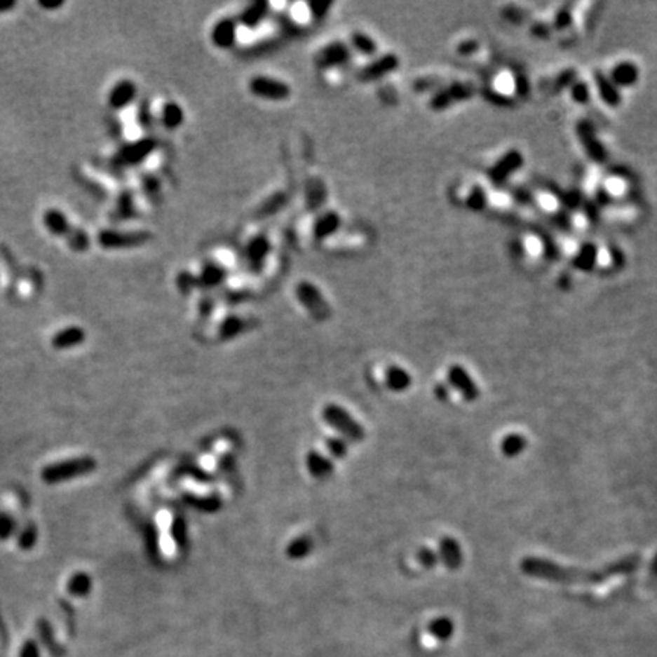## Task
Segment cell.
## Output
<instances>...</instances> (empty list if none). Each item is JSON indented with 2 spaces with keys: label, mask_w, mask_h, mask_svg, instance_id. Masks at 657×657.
<instances>
[{
  "label": "cell",
  "mask_w": 657,
  "mask_h": 657,
  "mask_svg": "<svg viewBox=\"0 0 657 657\" xmlns=\"http://www.w3.org/2000/svg\"><path fill=\"white\" fill-rule=\"evenodd\" d=\"M642 564V557L632 554L611 562L600 569H581V568H566L551 560L540 559V557H525L520 562V571L527 577L539 580L554 581V583H583V584H600L614 577L628 575L636 572Z\"/></svg>",
  "instance_id": "cell-1"
},
{
  "label": "cell",
  "mask_w": 657,
  "mask_h": 657,
  "mask_svg": "<svg viewBox=\"0 0 657 657\" xmlns=\"http://www.w3.org/2000/svg\"><path fill=\"white\" fill-rule=\"evenodd\" d=\"M96 469V461L92 456H79L72 460L60 461L46 466L41 472V480L46 484H60L81 478Z\"/></svg>",
  "instance_id": "cell-2"
},
{
  "label": "cell",
  "mask_w": 657,
  "mask_h": 657,
  "mask_svg": "<svg viewBox=\"0 0 657 657\" xmlns=\"http://www.w3.org/2000/svg\"><path fill=\"white\" fill-rule=\"evenodd\" d=\"M43 224L53 236L66 238L69 247L74 251H81L88 242V235L75 226H72L65 212L58 209H49L43 215Z\"/></svg>",
  "instance_id": "cell-3"
},
{
  "label": "cell",
  "mask_w": 657,
  "mask_h": 657,
  "mask_svg": "<svg viewBox=\"0 0 657 657\" xmlns=\"http://www.w3.org/2000/svg\"><path fill=\"white\" fill-rule=\"evenodd\" d=\"M321 414L324 421L335 431H338L346 440H350V442L355 443H359L364 440L365 431L361 426V423H359L346 408L339 407L337 403H329L323 408Z\"/></svg>",
  "instance_id": "cell-4"
},
{
  "label": "cell",
  "mask_w": 657,
  "mask_h": 657,
  "mask_svg": "<svg viewBox=\"0 0 657 657\" xmlns=\"http://www.w3.org/2000/svg\"><path fill=\"white\" fill-rule=\"evenodd\" d=\"M248 88L253 96L273 102L286 101L291 96V87L285 81L266 75H257L251 78Z\"/></svg>",
  "instance_id": "cell-5"
},
{
  "label": "cell",
  "mask_w": 657,
  "mask_h": 657,
  "mask_svg": "<svg viewBox=\"0 0 657 657\" xmlns=\"http://www.w3.org/2000/svg\"><path fill=\"white\" fill-rule=\"evenodd\" d=\"M297 299L303 304V308L308 311L315 320L323 321L330 317V308L324 300L321 291L317 286L309 282H302L297 286Z\"/></svg>",
  "instance_id": "cell-6"
},
{
  "label": "cell",
  "mask_w": 657,
  "mask_h": 657,
  "mask_svg": "<svg viewBox=\"0 0 657 657\" xmlns=\"http://www.w3.org/2000/svg\"><path fill=\"white\" fill-rule=\"evenodd\" d=\"M149 239V233L147 231H114V230H102L99 233L97 241L101 247L108 250H118V248H133L143 245Z\"/></svg>",
  "instance_id": "cell-7"
},
{
  "label": "cell",
  "mask_w": 657,
  "mask_h": 657,
  "mask_svg": "<svg viewBox=\"0 0 657 657\" xmlns=\"http://www.w3.org/2000/svg\"><path fill=\"white\" fill-rule=\"evenodd\" d=\"M447 381L467 402H473L480 398V386L464 367L458 364L449 367Z\"/></svg>",
  "instance_id": "cell-8"
},
{
  "label": "cell",
  "mask_w": 657,
  "mask_h": 657,
  "mask_svg": "<svg viewBox=\"0 0 657 657\" xmlns=\"http://www.w3.org/2000/svg\"><path fill=\"white\" fill-rule=\"evenodd\" d=\"M350 53H352V49H350L346 43H330L327 46H324L318 55L315 57V62L321 67V69H338L343 67L346 62L350 60Z\"/></svg>",
  "instance_id": "cell-9"
},
{
  "label": "cell",
  "mask_w": 657,
  "mask_h": 657,
  "mask_svg": "<svg viewBox=\"0 0 657 657\" xmlns=\"http://www.w3.org/2000/svg\"><path fill=\"white\" fill-rule=\"evenodd\" d=\"M238 32H239L238 20L227 17V19H222L213 26V29L210 32V39L216 48L229 49L236 43Z\"/></svg>",
  "instance_id": "cell-10"
},
{
  "label": "cell",
  "mask_w": 657,
  "mask_h": 657,
  "mask_svg": "<svg viewBox=\"0 0 657 657\" xmlns=\"http://www.w3.org/2000/svg\"><path fill=\"white\" fill-rule=\"evenodd\" d=\"M137 96V87L131 79H121L116 83L110 93H108V105L113 110H122V108L128 107Z\"/></svg>",
  "instance_id": "cell-11"
},
{
  "label": "cell",
  "mask_w": 657,
  "mask_h": 657,
  "mask_svg": "<svg viewBox=\"0 0 657 657\" xmlns=\"http://www.w3.org/2000/svg\"><path fill=\"white\" fill-rule=\"evenodd\" d=\"M398 67H399V58L395 57L394 53H386V55L373 60L370 65H367L361 70V78L364 81L381 79L385 75L391 74V72H394Z\"/></svg>",
  "instance_id": "cell-12"
},
{
  "label": "cell",
  "mask_w": 657,
  "mask_h": 657,
  "mask_svg": "<svg viewBox=\"0 0 657 657\" xmlns=\"http://www.w3.org/2000/svg\"><path fill=\"white\" fill-rule=\"evenodd\" d=\"M440 562H443L447 569H458L463 564V551L458 540L454 537H445L440 540L438 548Z\"/></svg>",
  "instance_id": "cell-13"
},
{
  "label": "cell",
  "mask_w": 657,
  "mask_h": 657,
  "mask_svg": "<svg viewBox=\"0 0 657 657\" xmlns=\"http://www.w3.org/2000/svg\"><path fill=\"white\" fill-rule=\"evenodd\" d=\"M341 222L343 221H341V216L337 212L334 210L324 212L323 215L318 216L317 219H315L313 227H312V235L318 241L327 239L341 229Z\"/></svg>",
  "instance_id": "cell-14"
},
{
  "label": "cell",
  "mask_w": 657,
  "mask_h": 657,
  "mask_svg": "<svg viewBox=\"0 0 657 657\" xmlns=\"http://www.w3.org/2000/svg\"><path fill=\"white\" fill-rule=\"evenodd\" d=\"M306 467H308V472L317 480H326L335 470V466L330 458L318 451L308 452V455H306Z\"/></svg>",
  "instance_id": "cell-15"
},
{
  "label": "cell",
  "mask_w": 657,
  "mask_h": 657,
  "mask_svg": "<svg viewBox=\"0 0 657 657\" xmlns=\"http://www.w3.org/2000/svg\"><path fill=\"white\" fill-rule=\"evenodd\" d=\"M86 332L78 326H70L57 332L55 337L52 338V346L57 350H67L78 347L84 343Z\"/></svg>",
  "instance_id": "cell-16"
},
{
  "label": "cell",
  "mask_w": 657,
  "mask_h": 657,
  "mask_svg": "<svg viewBox=\"0 0 657 657\" xmlns=\"http://www.w3.org/2000/svg\"><path fill=\"white\" fill-rule=\"evenodd\" d=\"M154 147H156L154 142L142 140L136 143V145H130L128 148H123L118 154V158L121 163H125V165H139L143 158L151 154Z\"/></svg>",
  "instance_id": "cell-17"
},
{
  "label": "cell",
  "mask_w": 657,
  "mask_h": 657,
  "mask_svg": "<svg viewBox=\"0 0 657 657\" xmlns=\"http://www.w3.org/2000/svg\"><path fill=\"white\" fill-rule=\"evenodd\" d=\"M266 15H268V4L265 2L251 4L245 8V10H242L238 23L241 26H245V28H256V26H259L265 20Z\"/></svg>",
  "instance_id": "cell-18"
},
{
  "label": "cell",
  "mask_w": 657,
  "mask_h": 657,
  "mask_svg": "<svg viewBox=\"0 0 657 657\" xmlns=\"http://www.w3.org/2000/svg\"><path fill=\"white\" fill-rule=\"evenodd\" d=\"M385 384L391 391L402 393L409 388L412 379H411V374L405 370V368L394 365L385 372Z\"/></svg>",
  "instance_id": "cell-19"
},
{
  "label": "cell",
  "mask_w": 657,
  "mask_h": 657,
  "mask_svg": "<svg viewBox=\"0 0 657 657\" xmlns=\"http://www.w3.org/2000/svg\"><path fill=\"white\" fill-rule=\"evenodd\" d=\"M160 121L166 130H177L184 122V110L177 102L169 101L161 107Z\"/></svg>",
  "instance_id": "cell-20"
},
{
  "label": "cell",
  "mask_w": 657,
  "mask_h": 657,
  "mask_svg": "<svg viewBox=\"0 0 657 657\" xmlns=\"http://www.w3.org/2000/svg\"><path fill=\"white\" fill-rule=\"evenodd\" d=\"M269 242L264 235H257L253 239L248 241L247 248H245V257L248 259V262L256 266L260 265L265 260L268 251H269Z\"/></svg>",
  "instance_id": "cell-21"
},
{
  "label": "cell",
  "mask_w": 657,
  "mask_h": 657,
  "mask_svg": "<svg viewBox=\"0 0 657 657\" xmlns=\"http://www.w3.org/2000/svg\"><path fill=\"white\" fill-rule=\"evenodd\" d=\"M93 589V581L92 577L86 572H78L75 575H72L69 583H67V590L70 595H74L76 598H86L90 595V592Z\"/></svg>",
  "instance_id": "cell-22"
},
{
  "label": "cell",
  "mask_w": 657,
  "mask_h": 657,
  "mask_svg": "<svg viewBox=\"0 0 657 657\" xmlns=\"http://www.w3.org/2000/svg\"><path fill=\"white\" fill-rule=\"evenodd\" d=\"M527 438L517 434V432H511V434H507L503 437L501 442V451L507 458H516L527 449Z\"/></svg>",
  "instance_id": "cell-23"
},
{
  "label": "cell",
  "mask_w": 657,
  "mask_h": 657,
  "mask_svg": "<svg viewBox=\"0 0 657 657\" xmlns=\"http://www.w3.org/2000/svg\"><path fill=\"white\" fill-rule=\"evenodd\" d=\"M350 46H352V50L361 53L364 57H374L377 52V44L376 41L364 32H355L350 37Z\"/></svg>",
  "instance_id": "cell-24"
},
{
  "label": "cell",
  "mask_w": 657,
  "mask_h": 657,
  "mask_svg": "<svg viewBox=\"0 0 657 657\" xmlns=\"http://www.w3.org/2000/svg\"><path fill=\"white\" fill-rule=\"evenodd\" d=\"M224 277H226L224 268L218 264L209 262L203 268L201 276L196 277V283H203L204 286H216L224 280Z\"/></svg>",
  "instance_id": "cell-25"
},
{
  "label": "cell",
  "mask_w": 657,
  "mask_h": 657,
  "mask_svg": "<svg viewBox=\"0 0 657 657\" xmlns=\"http://www.w3.org/2000/svg\"><path fill=\"white\" fill-rule=\"evenodd\" d=\"M312 548H313L312 540L309 537L303 536V537L292 540V542L287 545L286 554H287V557H290V559L299 560V559H303V557L308 555L312 551Z\"/></svg>",
  "instance_id": "cell-26"
},
{
  "label": "cell",
  "mask_w": 657,
  "mask_h": 657,
  "mask_svg": "<svg viewBox=\"0 0 657 657\" xmlns=\"http://www.w3.org/2000/svg\"><path fill=\"white\" fill-rule=\"evenodd\" d=\"M244 329H245V321H242L239 317H236V315H231V317L226 318L221 324V329H219L221 338L222 339L233 338L239 335Z\"/></svg>",
  "instance_id": "cell-27"
},
{
  "label": "cell",
  "mask_w": 657,
  "mask_h": 657,
  "mask_svg": "<svg viewBox=\"0 0 657 657\" xmlns=\"http://www.w3.org/2000/svg\"><path fill=\"white\" fill-rule=\"evenodd\" d=\"M37 539H39V529H37V527H35L34 524H29V525H26V527L20 531V533H19V539H17V543H19L20 550L29 551V550H32V548L35 546V543H37Z\"/></svg>",
  "instance_id": "cell-28"
},
{
  "label": "cell",
  "mask_w": 657,
  "mask_h": 657,
  "mask_svg": "<svg viewBox=\"0 0 657 657\" xmlns=\"http://www.w3.org/2000/svg\"><path fill=\"white\" fill-rule=\"evenodd\" d=\"M494 90L502 96H510L515 93L516 81L510 72H502L496 76V79H494Z\"/></svg>",
  "instance_id": "cell-29"
},
{
  "label": "cell",
  "mask_w": 657,
  "mask_h": 657,
  "mask_svg": "<svg viewBox=\"0 0 657 657\" xmlns=\"http://www.w3.org/2000/svg\"><path fill=\"white\" fill-rule=\"evenodd\" d=\"M326 447L327 452L335 456V458H344L347 455L348 446H347V440L341 438V437H330L326 440Z\"/></svg>",
  "instance_id": "cell-30"
},
{
  "label": "cell",
  "mask_w": 657,
  "mask_h": 657,
  "mask_svg": "<svg viewBox=\"0 0 657 657\" xmlns=\"http://www.w3.org/2000/svg\"><path fill=\"white\" fill-rule=\"evenodd\" d=\"M604 187H606V191L611 195V196H624V194L627 192V182L624 178H621V177H610L606 180V183H604Z\"/></svg>",
  "instance_id": "cell-31"
},
{
  "label": "cell",
  "mask_w": 657,
  "mask_h": 657,
  "mask_svg": "<svg viewBox=\"0 0 657 657\" xmlns=\"http://www.w3.org/2000/svg\"><path fill=\"white\" fill-rule=\"evenodd\" d=\"M15 533V519L6 513H0V540H8Z\"/></svg>",
  "instance_id": "cell-32"
},
{
  "label": "cell",
  "mask_w": 657,
  "mask_h": 657,
  "mask_svg": "<svg viewBox=\"0 0 657 657\" xmlns=\"http://www.w3.org/2000/svg\"><path fill=\"white\" fill-rule=\"evenodd\" d=\"M417 560L425 566V568L431 569L440 562V557H438V553L431 550V548H421V550L417 553Z\"/></svg>",
  "instance_id": "cell-33"
},
{
  "label": "cell",
  "mask_w": 657,
  "mask_h": 657,
  "mask_svg": "<svg viewBox=\"0 0 657 657\" xmlns=\"http://www.w3.org/2000/svg\"><path fill=\"white\" fill-rule=\"evenodd\" d=\"M524 247H525V251H527V253H528L531 257H539L540 255H542V251H543L542 241H540V239L536 238V236H531V235L525 238Z\"/></svg>",
  "instance_id": "cell-34"
},
{
  "label": "cell",
  "mask_w": 657,
  "mask_h": 657,
  "mask_svg": "<svg viewBox=\"0 0 657 657\" xmlns=\"http://www.w3.org/2000/svg\"><path fill=\"white\" fill-rule=\"evenodd\" d=\"M19 657H40L39 644L35 641H26L20 648Z\"/></svg>",
  "instance_id": "cell-35"
},
{
  "label": "cell",
  "mask_w": 657,
  "mask_h": 657,
  "mask_svg": "<svg viewBox=\"0 0 657 657\" xmlns=\"http://www.w3.org/2000/svg\"><path fill=\"white\" fill-rule=\"evenodd\" d=\"M539 203H540V205L543 207V209L550 210V212H553V210L557 209V200H555V198H554L553 195H550V194H542V195H540V196H539Z\"/></svg>",
  "instance_id": "cell-36"
},
{
  "label": "cell",
  "mask_w": 657,
  "mask_h": 657,
  "mask_svg": "<svg viewBox=\"0 0 657 657\" xmlns=\"http://www.w3.org/2000/svg\"><path fill=\"white\" fill-rule=\"evenodd\" d=\"M434 394H435V398L438 400L446 402L449 399V395H451V391H449L446 384H437L435 388H434Z\"/></svg>",
  "instance_id": "cell-37"
},
{
  "label": "cell",
  "mask_w": 657,
  "mask_h": 657,
  "mask_svg": "<svg viewBox=\"0 0 657 657\" xmlns=\"http://www.w3.org/2000/svg\"><path fill=\"white\" fill-rule=\"evenodd\" d=\"M597 264L601 266H609L611 264V255L606 248H601L597 253Z\"/></svg>",
  "instance_id": "cell-38"
},
{
  "label": "cell",
  "mask_w": 657,
  "mask_h": 657,
  "mask_svg": "<svg viewBox=\"0 0 657 657\" xmlns=\"http://www.w3.org/2000/svg\"><path fill=\"white\" fill-rule=\"evenodd\" d=\"M65 5L62 0H57V2H44V0H40V6L44 8V10H57V8H61Z\"/></svg>",
  "instance_id": "cell-39"
},
{
  "label": "cell",
  "mask_w": 657,
  "mask_h": 657,
  "mask_svg": "<svg viewBox=\"0 0 657 657\" xmlns=\"http://www.w3.org/2000/svg\"><path fill=\"white\" fill-rule=\"evenodd\" d=\"M15 5H17V4L13 2V0H0V14L13 10V8H14Z\"/></svg>",
  "instance_id": "cell-40"
},
{
  "label": "cell",
  "mask_w": 657,
  "mask_h": 657,
  "mask_svg": "<svg viewBox=\"0 0 657 657\" xmlns=\"http://www.w3.org/2000/svg\"><path fill=\"white\" fill-rule=\"evenodd\" d=\"M650 575L654 580H657V554L653 557V562L650 566Z\"/></svg>",
  "instance_id": "cell-41"
}]
</instances>
